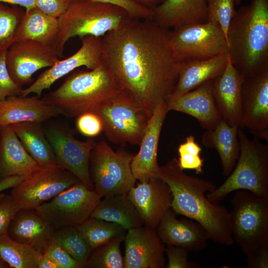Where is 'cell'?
Instances as JSON below:
<instances>
[{
	"mask_svg": "<svg viewBox=\"0 0 268 268\" xmlns=\"http://www.w3.org/2000/svg\"><path fill=\"white\" fill-rule=\"evenodd\" d=\"M171 31L151 20L131 18L102 37V60L121 90L128 91L151 115L167 100L181 62L170 43Z\"/></svg>",
	"mask_w": 268,
	"mask_h": 268,
	"instance_id": "obj_1",
	"label": "cell"
},
{
	"mask_svg": "<svg viewBox=\"0 0 268 268\" xmlns=\"http://www.w3.org/2000/svg\"><path fill=\"white\" fill-rule=\"evenodd\" d=\"M159 177L171 190V208L176 214L199 223L214 242L225 246L234 243L229 211L224 205L209 201L205 195L216 188L211 181L186 174L176 158L160 166Z\"/></svg>",
	"mask_w": 268,
	"mask_h": 268,
	"instance_id": "obj_2",
	"label": "cell"
},
{
	"mask_svg": "<svg viewBox=\"0 0 268 268\" xmlns=\"http://www.w3.org/2000/svg\"><path fill=\"white\" fill-rule=\"evenodd\" d=\"M228 56L244 78L268 70V0L235 10L226 35Z\"/></svg>",
	"mask_w": 268,
	"mask_h": 268,
	"instance_id": "obj_3",
	"label": "cell"
},
{
	"mask_svg": "<svg viewBox=\"0 0 268 268\" xmlns=\"http://www.w3.org/2000/svg\"><path fill=\"white\" fill-rule=\"evenodd\" d=\"M121 91L110 69L102 61L89 70H76L44 98L58 108L62 115L74 117L92 111Z\"/></svg>",
	"mask_w": 268,
	"mask_h": 268,
	"instance_id": "obj_4",
	"label": "cell"
},
{
	"mask_svg": "<svg viewBox=\"0 0 268 268\" xmlns=\"http://www.w3.org/2000/svg\"><path fill=\"white\" fill-rule=\"evenodd\" d=\"M131 18L125 9L117 5L92 0H71L59 17L55 43L59 57H63L65 45L70 39L87 35L102 37Z\"/></svg>",
	"mask_w": 268,
	"mask_h": 268,
	"instance_id": "obj_5",
	"label": "cell"
},
{
	"mask_svg": "<svg viewBox=\"0 0 268 268\" xmlns=\"http://www.w3.org/2000/svg\"><path fill=\"white\" fill-rule=\"evenodd\" d=\"M237 135L240 153L236 164L226 180L206 195L212 202L219 203L240 190L268 197V145L256 137L249 138L240 127Z\"/></svg>",
	"mask_w": 268,
	"mask_h": 268,
	"instance_id": "obj_6",
	"label": "cell"
},
{
	"mask_svg": "<svg viewBox=\"0 0 268 268\" xmlns=\"http://www.w3.org/2000/svg\"><path fill=\"white\" fill-rule=\"evenodd\" d=\"M230 200L231 231L247 256L268 249V197L248 191L235 192Z\"/></svg>",
	"mask_w": 268,
	"mask_h": 268,
	"instance_id": "obj_7",
	"label": "cell"
},
{
	"mask_svg": "<svg viewBox=\"0 0 268 268\" xmlns=\"http://www.w3.org/2000/svg\"><path fill=\"white\" fill-rule=\"evenodd\" d=\"M92 111L101 118L109 140L121 144L139 145L152 115L126 90H121Z\"/></svg>",
	"mask_w": 268,
	"mask_h": 268,
	"instance_id": "obj_8",
	"label": "cell"
},
{
	"mask_svg": "<svg viewBox=\"0 0 268 268\" xmlns=\"http://www.w3.org/2000/svg\"><path fill=\"white\" fill-rule=\"evenodd\" d=\"M134 155L122 148L114 151L105 141L96 144L90 153L89 172L94 190L101 199L128 193L135 185L131 166Z\"/></svg>",
	"mask_w": 268,
	"mask_h": 268,
	"instance_id": "obj_9",
	"label": "cell"
},
{
	"mask_svg": "<svg viewBox=\"0 0 268 268\" xmlns=\"http://www.w3.org/2000/svg\"><path fill=\"white\" fill-rule=\"evenodd\" d=\"M170 43L181 62L228 54L223 30L217 22L211 20L173 28Z\"/></svg>",
	"mask_w": 268,
	"mask_h": 268,
	"instance_id": "obj_10",
	"label": "cell"
},
{
	"mask_svg": "<svg viewBox=\"0 0 268 268\" xmlns=\"http://www.w3.org/2000/svg\"><path fill=\"white\" fill-rule=\"evenodd\" d=\"M101 199L94 190L79 183L62 191L35 210L55 230L76 227L90 217Z\"/></svg>",
	"mask_w": 268,
	"mask_h": 268,
	"instance_id": "obj_11",
	"label": "cell"
},
{
	"mask_svg": "<svg viewBox=\"0 0 268 268\" xmlns=\"http://www.w3.org/2000/svg\"><path fill=\"white\" fill-rule=\"evenodd\" d=\"M79 183L74 175L60 165L40 167L13 187L10 194L21 208L35 209Z\"/></svg>",
	"mask_w": 268,
	"mask_h": 268,
	"instance_id": "obj_12",
	"label": "cell"
},
{
	"mask_svg": "<svg viewBox=\"0 0 268 268\" xmlns=\"http://www.w3.org/2000/svg\"><path fill=\"white\" fill-rule=\"evenodd\" d=\"M59 165L74 175L90 190H94L89 172L90 153L96 143L93 138L76 139L68 131L57 126L44 130Z\"/></svg>",
	"mask_w": 268,
	"mask_h": 268,
	"instance_id": "obj_13",
	"label": "cell"
},
{
	"mask_svg": "<svg viewBox=\"0 0 268 268\" xmlns=\"http://www.w3.org/2000/svg\"><path fill=\"white\" fill-rule=\"evenodd\" d=\"M55 46L33 40L16 41L7 50L6 64L12 79L22 86L32 80L37 71L59 61Z\"/></svg>",
	"mask_w": 268,
	"mask_h": 268,
	"instance_id": "obj_14",
	"label": "cell"
},
{
	"mask_svg": "<svg viewBox=\"0 0 268 268\" xmlns=\"http://www.w3.org/2000/svg\"><path fill=\"white\" fill-rule=\"evenodd\" d=\"M101 38L92 35L80 38L82 44L78 51L43 72L29 87L23 89L19 95L34 93L40 97L44 90L50 89L57 80L75 69L82 66L89 70L97 67L102 62Z\"/></svg>",
	"mask_w": 268,
	"mask_h": 268,
	"instance_id": "obj_15",
	"label": "cell"
},
{
	"mask_svg": "<svg viewBox=\"0 0 268 268\" xmlns=\"http://www.w3.org/2000/svg\"><path fill=\"white\" fill-rule=\"evenodd\" d=\"M240 128L268 139V70L244 78L241 88Z\"/></svg>",
	"mask_w": 268,
	"mask_h": 268,
	"instance_id": "obj_16",
	"label": "cell"
},
{
	"mask_svg": "<svg viewBox=\"0 0 268 268\" xmlns=\"http://www.w3.org/2000/svg\"><path fill=\"white\" fill-rule=\"evenodd\" d=\"M124 268H164L165 247L156 231L140 226L127 230Z\"/></svg>",
	"mask_w": 268,
	"mask_h": 268,
	"instance_id": "obj_17",
	"label": "cell"
},
{
	"mask_svg": "<svg viewBox=\"0 0 268 268\" xmlns=\"http://www.w3.org/2000/svg\"><path fill=\"white\" fill-rule=\"evenodd\" d=\"M168 112L165 101L155 108L139 144V150L133 157L132 171L139 182L160 178L157 151L160 133Z\"/></svg>",
	"mask_w": 268,
	"mask_h": 268,
	"instance_id": "obj_18",
	"label": "cell"
},
{
	"mask_svg": "<svg viewBox=\"0 0 268 268\" xmlns=\"http://www.w3.org/2000/svg\"><path fill=\"white\" fill-rule=\"evenodd\" d=\"M145 226L156 229L164 213L171 207L172 195L160 178L139 182L128 193Z\"/></svg>",
	"mask_w": 268,
	"mask_h": 268,
	"instance_id": "obj_19",
	"label": "cell"
},
{
	"mask_svg": "<svg viewBox=\"0 0 268 268\" xmlns=\"http://www.w3.org/2000/svg\"><path fill=\"white\" fill-rule=\"evenodd\" d=\"M171 208L164 213L155 230L163 243L199 252L207 246L209 239L204 228L187 218L179 219Z\"/></svg>",
	"mask_w": 268,
	"mask_h": 268,
	"instance_id": "obj_20",
	"label": "cell"
},
{
	"mask_svg": "<svg viewBox=\"0 0 268 268\" xmlns=\"http://www.w3.org/2000/svg\"><path fill=\"white\" fill-rule=\"evenodd\" d=\"M244 78L229 58L222 74L212 80V95L222 119L231 127H240L241 88Z\"/></svg>",
	"mask_w": 268,
	"mask_h": 268,
	"instance_id": "obj_21",
	"label": "cell"
},
{
	"mask_svg": "<svg viewBox=\"0 0 268 268\" xmlns=\"http://www.w3.org/2000/svg\"><path fill=\"white\" fill-rule=\"evenodd\" d=\"M212 80L178 97L166 101L168 111H176L191 116L205 130L215 128L222 119L212 95Z\"/></svg>",
	"mask_w": 268,
	"mask_h": 268,
	"instance_id": "obj_22",
	"label": "cell"
},
{
	"mask_svg": "<svg viewBox=\"0 0 268 268\" xmlns=\"http://www.w3.org/2000/svg\"><path fill=\"white\" fill-rule=\"evenodd\" d=\"M60 115L58 108L37 95H15L0 100V127L22 122L41 123Z\"/></svg>",
	"mask_w": 268,
	"mask_h": 268,
	"instance_id": "obj_23",
	"label": "cell"
},
{
	"mask_svg": "<svg viewBox=\"0 0 268 268\" xmlns=\"http://www.w3.org/2000/svg\"><path fill=\"white\" fill-rule=\"evenodd\" d=\"M55 230L35 209L20 208L13 217L7 234L13 240L29 245L43 254L52 243Z\"/></svg>",
	"mask_w": 268,
	"mask_h": 268,
	"instance_id": "obj_24",
	"label": "cell"
},
{
	"mask_svg": "<svg viewBox=\"0 0 268 268\" xmlns=\"http://www.w3.org/2000/svg\"><path fill=\"white\" fill-rule=\"evenodd\" d=\"M228 59V54H226L206 59L182 62L177 81L166 101L178 97L222 74Z\"/></svg>",
	"mask_w": 268,
	"mask_h": 268,
	"instance_id": "obj_25",
	"label": "cell"
},
{
	"mask_svg": "<svg viewBox=\"0 0 268 268\" xmlns=\"http://www.w3.org/2000/svg\"><path fill=\"white\" fill-rule=\"evenodd\" d=\"M152 11L151 20L168 29L207 21V0H165Z\"/></svg>",
	"mask_w": 268,
	"mask_h": 268,
	"instance_id": "obj_26",
	"label": "cell"
},
{
	"mask_svg": "<svg viewBox=\"0 0 268 268\" xmlns=\"http://www.w3.org/2000/svg\"><path fill=\"white\" fill-rule=\"evenodd\" d=\"M40 166L26 151L10 126L0 131V179L11 176L25 177Z\"/></svg>",
	"mask_w": 268,
	"mask_h": 268,
	"instance_id": "obj_27",
	"label": "cell"
},
{
	"mask_svg": "<svg viewBox=\"0 0 268 268\" xmlns=\"http://www.w3.org/2000/svg\"><path fill=\"white\" fill-rule=\"evenodd\" d=\"M239 128L230 126L222 120L213 129L205 130L201 136V142L205 146L217 151L224 176L231 173L239 155Z\"/></svg>",
	"mask_w": 268,
	"mask_h": 268,
	"instance_id": "obj_28",
	"label": "cell"
},
{
	"mask_svg": "<svg viewBox=\"0 0 268 268\" xmlns=\"http://www.w3.org/2000/svg\"><path fill=\"white\" fill-rule=\"evenodd\" d=\"M41 123L27 122L11 126L22 145L41 167L58 166L53 148L48 141Z\"/></svg>",
	"mask_w": 268,
	"mask_h": 268,
	"instance_id": "obj_29",
	"label": "cell"
},
{
	"mask_svg": "<svg viewBox=\"0 0 268 268\" xmlns=\"http://www.w3.org/2000/svg\"><path fill=\"white\" fill-rule=\"evenodd\" d=\"M90 217L117 223L126 230L143 225L128 193L103 197L93 210Z\"/></svg>",
	"mask_w": 268,
	"mask_h": 268,
	"instance_id": "obj_30",
	"label": "cell"
},
{
	"mask_svg": "<svg viewBox=\"0 0 268 268\" xmlns=\"http://www.w3.org/2000/svg\"><path fill=\"white\" fill-rule=\"evenodd\" d=\"M59 30V18L35 6L24 12L18 26L16 41L33 40L55 46Z\"/></svg>",
	"mask_w": 268,
	"mask_h": 268,
	"instance_id": "obj_31",
	"label": "cell"
},
{
	"mask_svg": "<svg viewBox=\"0 0 268 268\" xmlns=\"http://www.w3.org/2000/svg\"><path fill=\"white\" fill-rule=\"evenodd\" d=\"M42 254L32 246L17 242L7 234L0 235V256L11 268H38Z\"/></svg>",
	"mask_w": 268,
	"mask_h": 268,
	"instance_id": "obj_32",
	"label": "cell"
},
{
	"mask_svg": "<svg viewBox=\"0 0 268 268\" xmlns=\"http://www.w3.org/2000/svg\"><path fill=\"white\" fill-rule=\"evenodd\" d=\"M76 227L92 251L114 239L125 237L127 232L117 223L91 217Z\"/></svg>",
	"mask_w": 268,
	"mask_h": 268,
	"instance_id": "obj_33",
	"label": "cell"
},
{
	"mask_svg": "<svg viewBox=\"0 0 268 268\" xmlns=\"http://www.w3.org/2000/svg\"><path fill=\"white\" fill-rule=\"evenodd\" d=\"M52 241L59 245L85 268L92 250L76 227L56 229Z\"/></svg>",
	"mask_w": 268,
	"mask_h": 268,
	"instance_id": "obj_34",
	"label": "cell"
},
{
	"mask_svg": "<svg viewBox=\"0 0 268 268\" xmlns=\"http://www.w3.org/2000/svg\"><path fill=\"white\" fill-rule=\"evenodd\" d=\"M125 237L114 239L92 251L85 264L87 268H124L120 244Z\"/></svg>",
	"mask_w": 268,
	"mask_h": 268,
	"instance_id": "obj_35",
	"label": "cell"
},
{
	"mask_svg": "<svg viewBox=\"0 0 268 268\" xmlns=\"http://www.w3.org/2000/svg\"><path fill=\"white\" fill-rule=\"evenodd\" d=\"M17 6L0 2V52L7 51L16 41L18 26L25 12Z\"/></svg>",
	"mask_w": 268,
	"mask_h": 268,
	"instance_id": "obj_36",
	"label": "cell"
},
{
	"mask_svg": "<svg viewBox=\"0 0 268 268\" xmlns=\"http://www.w3.org/2000/svg\"><path fill=\"white\" fill-rule=\"evenodd\" d=\"M201 146L196 142L193 135L187 136L186 141L181 143L178 149L179 155L178 163L179 167L194 170L197 174L203 172V159L200 156Z\"/></svg>",
	"mask_w": 268,
	"mask_h": 268,
	"instance_id": "obj_37",
	"label": "cell"
},
{
	"mask_svg": "<svg viewBox=\"0 0 268 268\" xmlns=\"http://www.w3.org/2000/svg\"><path fill=\"white\" fill-rule=\"evenodd\" d=\"M234 0H207V21L217 22L226 35L235 11Z\"/></svg>",
	"mask_w": 268,
	"mask_h": 268,
	"instance_id": "obj_38",
	"label": "cell"
},
{
	"mask_svg": "<svg viewBox=\"0 0 268 268\" xmlns=\"http://www.w3.org/2000/svg\"><path fill=\"white\" fill-rule=\"evenodd\" d=\"M7 51L0 52V100L19 95L23 89L10 76L6 64Z\"/></svg>",
	"mask_w": 268,
	"mask_h": 268,
	"instance_id": "obj_39",
	"label": "cell"
},
{
	"mask_svg": "<svg viewBox=\"0 0 268 268\" xmlns=\"http://www.w3.org/2000/svg\"><path fill=\"white\" fill-rule=\"evenodd\" d=\"M20 208L11 194L0 193V235L7 234L13 217Z\"/></svg>",
	"mask_w": 268,
	"mask_h": 268,
	"instance_id": "obj_40",
	"label": "cell"
},
{
	"mask_svg": "<svg viewBox=\"0 0 268 268\" xmlns=\"http://www.w3.org/2000/svg\"><path fill=\"white\" fill-rule=\"evenodd\" d=\"M76 125L83 135L93 137L103 131V125L100 117L93 111L84 113L78 116Z\"/></svg>",
	"mask_w": 268,
	"mask_h": 268,
	"instance_id": "obj_41",
	"label": "cell"
},
{
	"mask_svg": "<svg viewBox=\"0 0 268 268\" xmlns=\"http://www.w3.org/2000/svg\"><path fill=\"white\" fill-rule=\"evenodd\" d=\"M186 249L174 246H167L165 254L168 259L166 268H200L201 266L188 259V253Z\"/></svg>",
	"mask_w": 268,
	"mask_h": 268,
	"instance_id": "obj_42",
	"label": "cell"
},
{
	"mask_svg": "<svg viewBox=\"0 0 268 268\" xmlns=\"http://www.w3.org/2000/svg\"><path fill=\"white\" fill-rule=\"evenodd\" d=\"M45 253L53 259L58 268H84L83 266L74 260L62 247L53 241Z\"/></svg>",
	"mask_w": 268,
	"mask_h": 268,
	"instance_id": "obj_43",
	"label": "cell"
},
{
	"mask_svg": "<svg viewBox=\"0 0 268 268\" xmlns=\"http://www.w3.org/2000/svg\"><path fill=\"white\" fill-rule=\"evenodd\" d=\"M111 3L125 9L132 18L137 19L152 20V10L143 7L132 0H92Z\"/></svg>",
	"mask_w": 268,
	"mask_h": 268,
	"instance_id": "obj_44",
	"label": "cell"
},
{
	"mask_svg": "<svg viewBox=\"0 0 268 268\" xmlns=\"http://www.w3.org/2000/svg\"><path fill=\"white\" fill-rule=\"evenodd\" d=\"M71 0H35V6L44 12L59 18L66 10Z\"/></svg>",
	"mask_w": 268,
	"mask_h": 268,
	"instance_id": "obj_45",
	"label": "cell"
},
{
	"mask_svg": "<svg viewBox=\"0 0 268 268\" xmlns=\"http://www.w3.org/2000/svg\"><path fill=\"white\" fill-rule=\"evenodd\" d=\"M246 262L249 268H268V249L247 256Z\"/></svg>",
	"mask_w": 268,
	"mask_h": 268,
	"instance_id": "obj_46",
	"label": "cell"
},
{
	"mask_svg": "<svg viewBox=\"0 0 268 268\" xmlns=\"http://www.w3.org/2000/svg\"><path fill=\"white\" fill-rule=\"evenodd\" d=\"M25 176H11L0 179V193L9 188H12L24 179Z\"/></svg>",
	"mask_w": 268,
	"mask_h": 268,
	"instance_id": "obj_47",
	"label": "cell"
},
{
	"mask_svg": "<svg viewBox=\"0 0 268 268\" xmlns=\"http://www.w3.org/2000/svg\"><path fill=\"white\" fill-rule=\"evenodd\" d=\"M35 0H0V2L19 5L29 10L35 6Z\"/></svg>",
	"mask_w": 268,
	"mask_h": 268,
	"instance_id": "obj_48",
	"label": "cell"
},
{
	"mask_svg": "<svg viewBox=\"0 0 268 268\" xmlns=\"http://www.w3.org/2000/svg\"><path fill=\"white\" fill-rule=\"evenodd\" d=\"M38 268H58L53 259L46 253L42 254Z\"/></svg>",
	"mask_w": 268,
	"mask_h": 268,
	"instance_id": "obj_49",
	"label": "cell"
},
{
	"mask_svg": "<svg viewBox=\"0 0 268 268\" xmlns=\"http://www.w3.org/2000/svg\"><path fill=\"white\" fill-rule=\"evenodd\" d=\"M134 2L146 8L152 10L162 3L165 0H132Z\"/></svg>",
	"mask_w": 268,
	"mask_h": 268,
	"instance_id": "obj_50",
	"label": "cell"
},
{
	"mask_svg": "<svg viewBox=\"0 0 268 268\" xmlns=\"http://www.w3.org/2000/svg\"><path fill=\"white\" fill-rule=\"evenodd\" d=\"M9 268L8 265L2 260L0 256V268Z\"/></svg>",
	"mask_w": 268,
	"mask_h": 268,
	"instance_id": "obj_51",
	"label": "cell"
},
{
	"mask_svg": "<svg viewBox=\"0 0 268 268\" xmlns=\"http://www.w3.org/2000/svg\"><path fill=\"white\" fill-rule=\"evenodd\" d=\"M241 1L242 0H234L235 5H239L241 3Z\"/></svg>",
	"mask_w": 268,
	"mask_h": 268,
	"instance_id": "obj_52",
	"label": "cell"
},
{
	"mask_svg": "<svg viewBox=\"0 0 268 268\" xmlns=\"http://www.w3.org/2000/svg\"><path fill=\"white\" fill-rule=\"evenodd\" d=\"M0 128H1V127H0Z\"/></svg>",
	"mask_w": 268,
	"mask_h": 268,
	"instance_id": "obj_53",
	"label": "cell"
}]
</instances>
